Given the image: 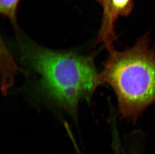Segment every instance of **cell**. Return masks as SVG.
<instances>
[{
  "label": "cell",
  "instance_id": "cell-4",
  "mask_svg": "<svg viewBox=\"0 0 155 154\" xmlns=\"http://www.w3.org/2000/svg\"><path fill=\"white\" fill-rule=\"evenodd\" d=\"M20 0H0V12L17 28V11Z\"/></svg>",
  "mask_w": 155,
  "mask_h": 154
},
{
  "label": "cell",
  "instance_id": "cell-1",
  "mask_svg": "<svg viewBox=\"0 0 155 154\" xmlns=\"http://www.w3.org/2000/svg\"><path fill=\"white\" fill-rule=\"evenodd\" d=\"M21 61L39 75L40 92L47 100L76 117L79 101L88 100L100 85L91 57L48 49L21 41Z\"/></svg>",
  "mask_w": 155,
  "mask_h": 154
},
{
  "label": "cell",
  "instance_id": "cell-6",
  "mask_svg": "<svg viewBox=\"0 0 155 154\" xmlns=\"http://www.w3.org/2000/svg\"></svg>",
  "mask_w": 155,
  "mask_h": 154
},
{
  "label": "cell",
  "instance_id": "cell-2",
  "mask_svg": "<svg viewBox=\"0 0 155 154\" xmlns=\"http://www.w3.org/2000/svg\"><path fill=\"white\" fill-rule=\"evenodd\" d=\"M108 52L98 75L100 84L113 88L121 117L136 122L155 103V49L145 35L124 51Z\"/></svg>",
  "mask_w": 155,
  "mask_h": 154
},
{
  "label": "cell",
  "instance_id": "cell-5",
  "mask_svg": "<svg viewBox=\"0 0 155 154\" xmlns=\"http://www.w3.org/2000/svg\"><path fill=\"white\" fill-rule=\"evenodd\" d=\"M98 2V3H100V4L101 5V6H104V3H105V0H96Z\"/></svg>",
  "mask_w": 155,
  "mask_h": 154
},
{
  "label": "cell",
  "instance_id": "cell-3",
  "mask_svg": "<svg viewBox=\"0 0 155 154\" xmlns=\"http://www.w3.org/2000/svg\"><path fill=\"white\" fill-rule=\"evenodd\" d=\"M132 7V0H105L103 23L97 40L98 43L105 45L114 44V22L119 16L127 15Z\"/></svg>",
  "mask_w": 155,
  "mask_h": 154
}]
</instances>
